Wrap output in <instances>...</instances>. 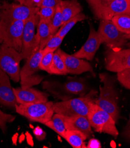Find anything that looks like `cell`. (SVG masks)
<instances>
[{"instance_id":"obj_1","label":"cell","mask_w":130,"mask_h":148,"mask_svg":"<svg viewBox=\"0 0 130 148\" xmlns=\"http://www.w3.org/2000/svg\"><path fill=\"white\" fill-rule=\"evenodd\" d=\"M99 77L103 85L100 86V95L95 103L108 113L116 123L120 118V109L115 88V79L106 73H100Z\"/></svg>"},{"instance_id":"obj_18","label":"cell","mask_w":130,"mask_h":148,"mask_svg":"<svg viewBox=\"0 0 130 148\" xmlns=\"http://www.w3.org/2000/svg\"><path fill=\"white\" fill-rule=\"evenodd\" d=\"M51 21L39 19L37 25V32L35 34L33 46V53L38 50H43L48 41L53 36L51 32Z\"/></svg>"},{"instance_id":"obj_19","label":"cell","mask_w":130,"mask_h":148,"mask_svg":"<svg viewBox=\"0 0 130 148\" xmlns=\"http://www.w3.org/2000/svg\"><path fill=\"white\" fill-rule=\"evenodd\" d=\"M59 5L62 10V25L83 10L77 0H62Z\"/></svg>"},{"instance_id":"obj_7","label":"cell","mask_w":130,"mask_h":148,"mask_svg":"<svg viewBox=\"0 0 130 148\" xmlns=\"http://www.w3.org/2000/svg\"><path fill=\"white\" fill-rule=\"evenodd\" d=\"M23 58L21 53L5 44L0 46V69L15 82L20 81V64Z\"/></svg>"},{"instance_id":"obj_37","label":"cell","mask_w":130,"mask_h":148,"mask_svg":"<svg viewBox=\"0 0 130 148\" xmlns=\"http://www.w3.org/2000/svg\"><path fill=\"white\" fill-rule=\"evenodd\" d=\"M127 40H128V41L125 44V46L127 48L130 49V34H127Z\"/></svg>"},{"instance_id":"obj_21","label":"cell","mask_w":130,"mask_h":148,"mask_svg":"<svg viewBox=\"0 0 130 148\" xmlns=\"http://www.w3.org/2000/svg\"><path fill=\"white\" fill-rule=\"evenodd\" d=\"M62 90L67 94L83 96L87 86L83 80H70L61 86Z\"/></svg>"},{"instance_id":"obj_14","label":"cell","mask_w":130,"mask_h":148,"mask_svg":"<svg viewBox=\"0 0 130 148\" xmlns=\"http://www.w3.org/2000/svg\"><path fill=\"white\" fill-rule=\"evenodd\" d=\"M17 103L19 105H28L33 103H45L48 100V95L35 88L29 87L13 88Z\"/></svg>"},{"instance_id":"obj_23","label":"cell","mask_w":130,"mask_h":148,"mask_svg":"<svg viewBox=\"0 0 130 148\" xmlns=\"http://www.w3.org/2000/svg\"><path fill=\"white\" fill-rule=\"evenodd\" d=\"M87 18L86 15L83 13H79L77 14L75 17H72L66 23H65L61 27L60 29L56 33L57 36H59L60 37L64 38L67 35V34L70 32V29L73 28L78 22L85 20Z\"/></svg>"},{"instance_id":"obj_24","label":"cell","mask_w":130,"mask_h":148,"mask_svg":"<svg viewBox=\"0 0 130 148\" xmlns=\"http://www.w3.org/2000/svg\"><path fill=\"white\" fill-rule=\"evenodd\" d=\"M49 73L57 75H66L68 74L62 58L56 51L54 52Z\"/></svg>"},{"instance_id":"obj_27","label":"cell","mask_w":130,"mask_h":148,"mask_svg":"<svg viewBox=\"0 0 130 148\" xmlns=\"http://www.w3.org/2000/svg\"><path fill=\"white\" fill-rule=\"evenodd\" d=\"M63 40V38L57 36L56 34L53 36L48 41L45 48L43 49V54L56 51L59 49Z\"/></svg>"},{"instance_id":"obj_2","label":"cell","mask_w":130,"mask_h":148,"mask_svg":"<svg viewBox=\"0 0 130 148\" xmlns=\"http://www.w3.org/2000/svg\"><path fill=\"white\" fill-rule=\"evenodd\" d=\"M94 16L100 20H111L115 16H130V0H86Z\"/></svg>"},{"instance_id":"obj_9","label":"cell","mask_w":130,"mask_h":148,"mask_svg":"<svg viewBox=\"0 0 130 148\" xmlns=\"http://www.w3.org/2000/svg\"><path fill=\"white\" fill-rule=\"evenodd\" d=\"M43 50H38L27 59L26 62L20 71V81L21 87L27 88L32 86L39 84L43 79L35 74L39 70V64L43 56Z\"/></svg>"},{"instance_id":"obj_5","label":"cell","mask_w":130,"mask_h":148,"mask_svg":"<svg viewBox=\"0 0 130 148\" xmlns=\"http://www.w3.org/2000/svg\"><path fill=\"white\" fill-rule=\"evenodd\" d=\"M87 117L96 132L104 133L115 138L118 136L119 131L114 120L108 113L100 108L96 103L91 106Z\"/></svg>"},{"instance_id":"obj_10","label":"cell","mask_w":130,"mask_h":148,"mask_svg":"<svg viewBox=\"0 0 130 148\" xmlns=\"http://www.w3.org/2000/svg\"><path fill=\"white\" fill-rule=\"evenodd\" d=\"M105 67L107 70L115 73L130 68V49H108L105 53Z\"/></svg>"},{"instance_id":"obj_22","label":"cell","mask_w":130,"mask_h":148,"mask_svg":"<svg viewBox=\"0 0 130 148\" xmlns=\"http://www.w3.org/2000/svg\"><path fill=\"white\" fill-rule=\"evenodd\" d=\"M45 125L54 130L63 138L66 130L65 116L58 113H54L51 119L47 122Z\"/></svg>"},{"instance_id":"obj_8","label":"cell","mask_w":130,"mask_h":148,"mask_svg":"<svg viewBox=\"0 0 130 148\" xmlns=\"http://www.w3.org/2000/svg\"><path fill=\"white\" fill-rule=\"evenodd\" d=\"M97 32L102 42L110 49H121L128 41L127 34L119 30L111 20H100Z\"/></svg>"},{"instance_id":"obj_13","label":"cell","mask_w":130,"mask_h":148,"mask_svg":"<svg viewBox=\"0 0 130 148\" xmlns=\"http://www.w3.org/2000/svg\"><path fill=\"white\" fill-rule=\"evenodd\" d=\"M102 43V39L98 32L90 25L88 40L81 49L75 53L73 56L81 59L84 58L88 60H92L101 44Z\"/></svg>"},{"instance_id":"obj_32","label":"cell","mask_w":130,"mask_h":148,"mask_svg":"<svg viewBox=\"0 0 130 148\" xmlns=\"http://www.w3.org/2000/svg\"><path fill=\"white\" fill-rule=\"evenodd\" d=\"M20 4L33 7H40L42 0H15Z\"/></svg>"},{"instance_id":"obj_3","label":"cell","mask_w":130,"mask_h":148,"mask_svg":"<svg viewBox=\"0 0 130 148\" xmlns=\"http://www.w3.org/2000/svg\"><path fill=\"white\" fill-rule=\"evenodd\" d=\"M96 94L94 90H92L84 96L54 103V112L66 116L80 115L87 117L91 106L96 101Z\"/></svg>"},{"instance_id":"obj_4","label":"cell","mask_w":130,"mask_h":148,"mask_svg":"<svg viewBox=\"0 0 130 148\" xmlns=\"http://www.w3.org/2000/svg\"><path fill=\"white\" fill-rule=\"evenodd\" d=\"M26 21L13 20L0 16V43L21 53L22 34Z\"/></svg>"},{"instance_id":"obj_36","label":"cell","mask_w":130,"mask_h":148,"mask_svg":"<svg viewBox=\"0 0 130 148\" xmlns=\"http://www.w3.org/2000/svg\"><path fill=\"white\" fill-rule=\"evenodd\" d=\"M86 147L88 148H101L102 145L99 140L96 139L92 138L89 141L88 145L86 146Z\"/></svg>"},{"instance_id":"obj_29","label":"cell","mask_w":130,"mask_h":148,"mask_svg":"<svg viewBox=\"0 0 130 148\" xmlns=\"http://www.w3.org/2000/svg\"><path fill=\"white\" fill-rule=\"evenodd\" d=\"M56 11V7H40L38 12L39 19L51 21Z\"/></svg>"},{"instance_id":"obj_28","label":"cell","mask_w":130,"mask_h":148,"mask_svg":"<svg viewBox=\"0 0 130 148\" xmlns=\"http://www.w3.org/2000/svg\"><path fill=\"white\" fill-rule=\"evenodd\" d=\"M53 54L54 52H49L43 54L39 64V70L45 71L49 73L52 63Z\"/></svg>"},{"instance_id":"obj_25","label":"cell","mask_w":130,"mask_h":148,"mask_svg":"<svg viewBox=\"0 0 130 148\" xmlns=\"http://www.w3.org/2000/svg\"><path fill=\"white\" fill-rule=\"evenodd\" d=\"M112 22L123 33L130 34V16L121 14L114 16L111 19Z\"/></svg>"},{"instance_id":"obj_6","label":"cell","mask_w":130,"mask_h":148,"mask_svg":"<svg viewBox=\"0 0 130 148\" xmlns=\"http://www.w3.org/2000/svg\"><path fill=\"white\" fill-rule=\"evenodd\" d=\"M53 102L33 103L28 105H15L16 112L26 117L29 121L45 125L51 119L54 114Z\"/></svg>"},{"instance_id":"obj_31","label":"cell","mask_w":130,"mask_h":148,"mask_svg":"<svg viewBox=\"0 0 130 148\" xmlns=\"http://www.w3.org/2000/svg\"><path fill=\"white\" fill-rule=\"evenodd\" d=\"M15 118V116L4 113L0 110V129L4 134H5L7 130V123L12 122Z\"/></svg>"},{"instance_id":"obj_38","label":"cell","mask_w":130,"mask_h":148,"mask_svg":"<svg viewBox=\"0 0 130 148\" xmlns=\"http://www.w3.org/2000/svg\"><path fill=\"white\" fill-rule=\"evenodd\" d=\"M1 5H0V9H1Z\"/></svg>"},{"instance_id":"obj_12","label":"cell","mask_w":130,"mask_h":148,"mask_svg":"<svg viewBox=\"0 0 130 148\" xmlns=\"http://www.w3.org/2000/svg\"><path fill=\"white\" fill-rule=\"evenodd\" d=\"M39 21L38 14H35L28 19L25 24L22 34V46L21 54L23 59L30 58L33 54L35 31Z\"/></svg>"},{"instance_id":"obj_20","label":"cell","mask_w":130,"mask_h":148,"mask_svg":"<svg viewBox=\"0 0 130 148\" xmlns=\"http://www.w3.org/2000/svg\"><path fill=\"white\" fill-rule=\"evenodd\" d=\"M63 138L73 148L86 147L84 141L88 137L79 130H66Z\"/></svg>"},{"instance_id":"obj_30","label":"cell","mask_w":130,"mask_h":148,"mask_svg":"<svg viewBox=\"0 0 130 148\" xmlns=\"http://www.w3.org/2000/svg\"><path fill=\"white\" fill-rule=\"evenodd\" d=\"M117 78L125 88L130 90V68L117 73Z\"/></svg>"},{"instance_id":"obj_11","label":"cell","mask_w":130,"mask_h":148,"mask_svg":"<svg viewBox=\"0 0 130 148\" xmlns=\"http://www.w3.org/2000/svg\"><path fill=\"white\" fill-rule=\"evenodd\" d=\"M39 8L21 4H9L4 2L1 6L0 16L13 20L26 21L31 16L38 14Z\"/></svg>"},{"instance_id":"obj_33","label":"cell","mask_w":130,"mask_h":148,"mask_svg":"<svg viewBox=\"0 0 130 148\" xmlns=\"http://www.w3.org/2000/svg\"><path fill=\"white\" fill-rule=\"evenodd\" d=\"M62 0H42L40 7H56L60 4Z\"/></svg>"},{"instance_id":"obj_35","label":"cell","mask_w":130,"mask_h":148,"mask_svg":"<svg viewBox=\"0 0 130 148\" xmlns=\"http://www.w3.org/2000/svg\"><path fill=\"white\" fill-rule=\"evenodd\" d=\"M34 135H35V136L38 140H42L45 138L46 134L39 127H36V129L34 130Z\"/></svg>"},{"instance_id":"obj_17","label":"cell","mask_w":130,"mask_h":148,"mask_svg":"<svg viewBox=\"0 0 130 148\" xmlns=\"http://www.w3.org/2000/svg\"><path fill=\"white\" fill-rule=\"evenodd\" d=\"M65 125L66 130H79L83 133L88 138L93 136L92 127L86 116H65Z\"/></svg>"},{"instance_id":"obj_34","label":"cell","mask_w":130,"mask_h":148,"mask_svg":"<svg viewBox=\"0 0 130 148\" xmlns=\"http://www.w3.org/2000/svg\"><path fill=\"white\" fill-rule=\"evenodd\" d=\"M121 135L124 140L127 143L130 144V114L129 119L127 122V124L125 125L123 129Z\"/></svg>"},{"instance_id":"obj_26","label":"cell","mask_w":130,"mask_h":148,"mask_svg":"<svg viewBox=\"0 0 130 148\" xmlns=\"http://www.w3.org/2000/svg\"><path fill=\"white\" fill-rule=\"evenodd\" d=\"M62 25V14L60 5L56 7V11L51 21L50 27L52 36H54L59 30Z\"/></svg>"},{"instance_id":"obj_16","label":"cell","mask_w":130,"mask_h":148,"mask_svg":"<svg viewBox=\"0 0 130 148\" xmlns=\"http://www.w3.org/2000/svg\"><path fill=\"white\" fill-rule=\"evenodd\" d=\"M9 77L7 74L0 69V105L15 108L18 103Z\"/></svg>"},{"instance_id":"obj_15","label":"cell","mask_w":130,"mask_h":148,"mask_svg":"<svg viewBox=\"0 0 130 148\" xmlns=\"http://www.w3.org/2000/svg\"><path fill=\"white\" fill-rule=\"evenodd\" d=\"M56 51L62 58L68 73L80 75L87 71L93 73V69L89 62L73 55H69L61 49H58Z\"/></svg>"}]
</instances>
